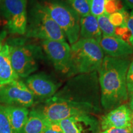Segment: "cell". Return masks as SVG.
Segmentation results:
<instances>
[{"label": "cell", "instance_id": "6da1fadb", "mask_svg": "<svg viewBox=\"0 0 133 133\" xmlns=\"http://www.w3.org/2000/svg\"><path fill=\"white\" fill-rule=\"evenodd\" d=\"M130 62L120 57H104L97 71L101 89V104L106 110L116 108L128 99L126 73Z\"/></svg>", "mask_w": 133, "mask_h": 133}, {"label": "cell", "instance_id": "7a4b0ae2", "mask_svg": "<svg viewBox=\"0 0 133 133\" xmlns=\"http://www.w3.org/2000/svg\"><path fill=\"white\" fill-rule=\"evenodd\" d=\"M104 53L99 43L79 38L70 46V70L69 76L96 72L101 66Z\"/></svg>", "mask_w": 133, "mask_h": 133}, {"label": "cell", "instance_id": "3957f363", "mask_svg": "<svg viewBox=\"0 0 133 133\" xmlns=\"http://www.w3.org/2000/svg\"><path fill=\"white\" fill-rule=\"evenodd\" d=\"M27 38L43 40H53L66 42L62 30L55 22L41 3L31 2L25 32Z\"/></svg>", "mask_w": 133, "mask_h": 133}, {"label": "cell", "instance_id": "277c9868", "mask_svg": "<svg viewBox=\"0 0 133 133\" xmlns=\"http://www.w3.org/2000/svg\"><path fill=\"white\" fill-rule=\"evenodd\" d=\"M11 65L21 78H27L38 69L39 61L43 57L39 46L26 43L24 39H16L8 44Z\"/></svg>", "mask_w": 133, "mask_h": 133}, {"label": "cell", "instance_id": "5b68a950", "mask_svg": "<svg viewBox=\"0 0 133 133\" xmlns=\"http://www.w3.org/2000/svg\"><path fill=\"white\" fill-rule=\"evenodd\" d=\"M48 123H59L63 119L78 115L94 114L99 107L88 104H81L59 99L54 96L34 109Z\"/></svg>", "mask_w": 133, "mask_h": 133}, {"label": "cell", "instance_id": "8992f818", "mask_svg": "<svg viewBox=\"0 0 133 133\" xmlns=\"http://www.w3.org/2000/svg\"><path fill=\"white\" fill-rule=\"evenodd\" d=\"M42 5L71 44L78 40L80 17L70 6L57 1H45Z\"/></svg>", "mask_w": 133, "mask_h": 133}, {"label": "cell", "instance_id": "52a82bcc", "mask_svg": "<svg viewBox=\"0 0 133 133\" xmlns=\"http://www.w3.org/2000/svg\"><path fill=\"white\" fill-rule=\"evenodd\" d=\"M26 0H1V14L7 21L6 27L12 34L25 35L27 26Z\"/></svg>", "mask_w": 133, "mask_h": 133}, {"label": "cell", "instance_id": "ba28073f", "mask_svg": "<svg viewBox=\"0 0 133 133\" xmlns=\"http://www.w3.org/2000/svg\"><path fill=\"white\" fill-rule=\"evenodd\" d=\"M35 97L22 81L17 79L0 88V104L30 107Z\"/></svg>", "mask_w": 133, "mask_h": 133}, {"label": "cell", "instance_id": "9c48e42d", "mask_svg": "<svg viewBox=\"0 0 133 133\" xmlns=\"http://www.w3.org/2000/svg\"><path fill=\"white\" fill-rule=\"evenodd\" d=\"M41 47L55 69L69 75L70 70V46L66 41L43 40Z\"/></svg>", "mask_w": 133, "mask_h": 133}, {"label": "cell", "instance_id": "30bf717a", "mask_svg": "<svg viewBox=\"0 0 133 133\" xmlns=\"http://www.w3.org/2000/svg\"><path fill=\"white\" fill-rule=\"evenodd\" d=\"M25 83L35 98L44 101L52 97L59 88L57 84L43 74L30 75L26 78Z\"/></svg>", "mask_w": 133, "mask_h": 133}, {"label": "cell", "instance_id": "8fae6325", "mask_svg": "<svg viewBox=\"0 0 133 133\" xmlns=\"http://www.w3.org/2000/svg\"><path fill=\"white\" fill-rule=\"evenodd\" d=\"M58 123L64 133H97L98 131L97 120L88 114L71 116Z\"/></svg>", "mask_w": 133, "mask_h": 133}, {"label": "cell", "instance_id": "7c38bea8", "mask_svg": "<svg viewBox=\"0 0 133 133\" xmlns=\"http://www.w3.org/2000/svg\"><path fill=\"white\" fill-rule=\"evenodd\" d=\"M133 115L129 106L122 104L111 110L103 116L101 121V128L102 131L112 128L130 127Z\"/></svg>", "mask_w": 133, "mask_h": 133}, {"label": "cell", "instance_id": "4fadbf2b", "mask_svg": "<svg viewBox=\"0 0 133 133\" xmlns=\"http://www.w3.org/2000/svg\"><path fill=\"white\" fill-rule=\"evenodd\" d=\"M103 52L112 57L123 58L133 54V47L116 36L102 35L99 42Z\"/></svg>", "mask_w": 133, "mask_h": 133}, {"label": "cell", "instance_id": "5bb4252c", "mask_svg": "<svg viewBox=\"0 0 133 133\" xmlns=\"http://www.w3.org/2000/svg\"><path fill=\"white\" fill-rule=\"evenodd\" d=\"M19 78L11 65L9 46L8 44H4L0 51V85H5Z\"/></svg>", "mask_w": 133, "mask_h": 133}, {"label": "cell", "instance_id": "9a60e30c", "mask_svg": "<svg viewBox=\"0 0 133 133\" xmlns=\"http://www.w3.org/2000/svg\"><path fill=\"white\" fill-rule=\"evenodd\" d=\"M13 133H21L29 115L28 108L21 106L4 105Z\"/></svg>", "mask_w": 133, "mask_h": 133}, {"label": "cell", "instance_id": "2e32d148", "mask_svg": "<svg viewBox=\"0 0 133 133\" xmlns=\"http://www.w3.org/2000/svg\"><path fill=\"white\" fill-rule=\"evenodd\" d=\"M79 36L83 39H93L100 42L102 33L99 26L97 17L91 14L80 17Z\"/></svg>", "mask_w": 133, "mask_h": 133}, {"label": "cell", "instance_id": "e0dca14e", "mask_svg": "<svg viewBox=\"0 0 133 133\" xmlns=\"http://www.w3.org/2000/svg\"><path fill=\"white\" fill-rule=\"evenodd\" d=\"M48 122L34 109L29 112V117L21 133H42Z\"/></svg>", "mask_w": 133, "mask_h": 133}, {"label": "cell", "instance_id": "ac0fdd59", "mask_svg": "<svg viewBox=\"0 0 133 133\" xmlns=\"http://www.w3.org/2000/svg\"><path fill=\"white\" fill-rule=\"evenodd\" d=\"M67 1L70 6L81 17L90 14L89 0H67Z\"/></svg>", "mask_w": 133, "mask_h": 133}, {"label": "cell", "instance_id": "d6986e66", "mask_svg": "<svg viewBox=\"0 0 133 133\" xmlns=\"http://www.w3.org/2000/svg\"><path fill=\"white\" fill-rule=\"evenodd\" d=\"M97 19L102 35L116 36L115 27L110 23L108 15L104 14L97 17Z\"/></svg>", "mask_w": 133, "mask_h": 133}, {"label": "cell", "instance_id": "ffe728a7", "mask_svg": "<svg viewBox=\"0 0 133 133\" xmlns=\"http://www.w3.org/2000/svg\"><path fill=\"white\" fill-rule=\"evenodd\" d=\"M124 9H126V8L122 0H106L105 12L108 16Z\"/></svg>", "mask_w": 133, "mask_h": 133}, {"label": "cell", "instance_id": "44dd1931", "mask_svg": "<svg viewBox=\"0 0 133 133\" xmlns=\"http://www.w3.org/2000/svg\"><path fill=\"white\" fill-rule=\"evenodd\" d=\"M0 133H13L4 105L0 104Z\"/></svg>", "mask_w": 133, "mask_h": 133}, {"label": "cell", "instance_id": "7402d4cb", "mask_svg": "<svg viewBox=\"0 0 133 133\" xmlns=\"http://www.w3.org/2000/svg\"><path fill=\"white\" fill-rule=\"evenodd\" d=\"M90 2V14L97 17L105 14V6L106 0H89Z\"/></svg>", "mask_w": 133, "mask_h": 133}, {"label": "cell", "instance_id": "603a6c76", "mask_svg": "<svg viewBox=\"0 0 133 133\" xmlns=\"http://www.w3.org/2000/svg\"><path fill=\"white\" fill-rule=\"evenodd\" d=\"M123 11V10L121 11H118V12L110 14L109 16V19L110 22L115 27L126 26V24L124 21V16Z\"/></svg>", "mask_w": 133, "mask_h": 133}, {"label": "cell", "instance_id": "cb8c5ba5", "mask_svg": "<svg viewBox=\"0 0 133 133\" xmlns=\"http://www.w3.org/2000/svg\"><path fill=\"white\" fill-rule=\"evenodd\" d=\"M126 80L128 93V96L131 97L133 94V61L130 63L128 69Z\"/></svg>", "mask_w": 133, "mask_h": 133}, {"label": "cell", "instance_id": "d4e9b609", "mask_svg": "<svg viewBox=\"0 0 133 133\" xmlns=\"http://www.w3.org/2000/svg\"><path fill=\"white\" fill-rule=\"evenodd\" d=\"M42 133H64L58 123H48Z\"/></svg>", "mask_w": 133, "mask_h": 133}, {"label": "cell", "instance_id": "484cf974", "mask_svg": "<svg viewBox=\"0 0 133 133\" xmlns=\"http://www.w3.org/2000/svg\"><path fill=\"white\" fill-rule=\"evenodd\" d=\"M100 133H131V128L130 127L127 128H112L106 130L101 131Z\"/></svg>", "mask_w": 133, "mask_h": 133}, {"label": "cell", "instance_id": "4316f807", "mask_svg": "<svg viewBox=\"0 0 133 133\" xmlns=\"http://www.w3.org/2000/svg\"><path fill=\"white\" fill-rule=\"evenodd\" d=\"M126 26H127L128 29L129 30V32L131 33L129 43H130L131 45L133 47V9L130 12L129 18L127 22V25H126Z\"/></svg>", "mask_w": 133, "mask_h": 133}, {"label": "cell", "instance_id": "83f0119b", "mask_svg": "<svg viewBox=\"0 0 133 133\" xmlns=\"http://www.w3.org/2000/svg\"><path fill=\"white\" fill-rule=\"evenodd\" d=\"M6 31H2L0 32V51L2 49L3 45V42H4V39H5L6 36Z\"/></svg>", "mask_w": 133, "mask_h": 133}, {"label": "cell", "instance_id": "f1b7e54d", "mask_svg": "<svg viewBox=\"0 0 133 133\" xmlns=\"http://www.w3.org/2000/svg\"><path fill=\"white\" fill-rule=\"evenodd\" d=\"M126 9H133V0H123Z\"/></svg>", "mask_w": 133, "mask_h": 133}, {"label": "cell", "instance_id": "f546056e", "mask_svg": "<svg viewBox=\"0 0 133 133\" xmlns=\"http://www.w3.org/2000/svg\"><path fill=\"white\" fill-rule=\"evenodd\" d=\"M1 13H0V27L3 26H6V25H7V21L4 17H2L1 16Z\"/></svg>", "mask_w": 133, "mask_h": 133}, {"label": "cell", "instance_id": "4dcf8cb0", "mask_svg": "<svg viewBox=\"0 0 133 133\" xmlns=\"http://www.w3.org/2000/svg\"><path fill=\"white\" fill-rule=\"evenodd\" d=\"M129 108H130L131 112L133 115V94L131 96V101H130V104H129Z\"/></svg>", "mask_w": 133, "mask_h": 133}, {"label": "cell", "instance_id": "1f68e13d", "mask_svg": "<svg viewBox=\"0 0 133 133\" xmlns=\"http://www.w3.org/2000/svg\"><path fill=\"white\" fill-rule=\"evenodd\" d=\"M131 133H133V118L132 119V120H131Z\"/></svg>", "mask_w": 133, "mask_h": 133}, {"label": "cell", "instance_id": "d6a6232c", "mask_svg": "<svg viewBox=\"0 0 133 133\" xmlns=\"http://www.w3.org/2000/svg\"><path fill=\"white\" fill-rule=\"evenodd\" d=\"M1 86H1V85H0V88H1Z\"/></svg>", "mask_w": 133, "mask_h": 133}, {"label": "cell", "instance_id": "836d02e7", "mask_svg": "<svg viewBox=\"0 0 133 133\" xmlns=\"http://www.w3.org/2000/svg\"><path fill=\"white\" fill-rule=\"evenodd\" d=\"M1 1V0H0V1Z\"/></svg>", "mask_w": 133, "mask_h": 133}, {"label": "cell", "instance_id": "e575fe53", "mask_svg": "<svg viewBox=\"0 0 133 133\" xmlns=\"http://www.w3.org/2000/svg\"><path fill=\"white\" fill-rule=\"evenodd\" d=\"M122 1H123V0H122Z\"/></svg>", "mask_w": 133, "mask_h": 133}]
</instances>
